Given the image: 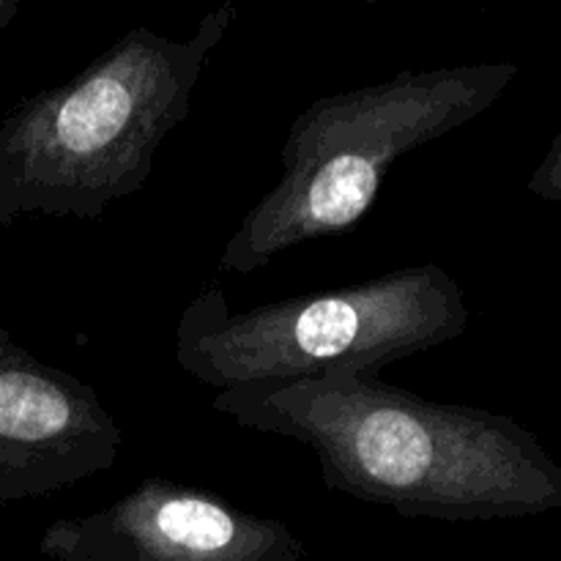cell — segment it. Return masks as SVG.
Returning <instances> with one entry per match:
<instances>
[{
	"mask_svg": "<svg viewBox=\"0 0 561 561\" xmlns=\"http://www.w3.org/2000/svg\"><path fill=\"white\" fill-rule=\"evenodd\" d=\"M236 22L225 0L190 38L137 25L71 80L33 96L0 135V217L96 219L151 181L153 157L192 113L195 85Z\"/></svg>",
	"mask_w": 561,
	"mask_h": 561,
	"instance_id": "7a4b0ae2",
	"label": "cell"
},
{
	"mask_svg": "<svg viewBox=\"0 0 561 561\" xmlns=\"http://www.w3.org/2000/svg\"><path fill=\"white\" fill-rule=\"evenodd\" d=\"M42 551L58 561H299L305 548L283 520L195 482L146 477L104 510L55 520Z\"/></svg>",
	"mask_w": 561,
	"mask_h": 561,
	"instance_id": "5b68a950",
	"label": "cell"
},
{
	"mask_svg": "<svg viewBox=\"0 0 561 561\" xmlns=\"http://www.w3.org/2000/svg\"><path fill=\"white\" fill-rule=\"evenodd\" d=\"M214 411L316 453L329 491L405 518L493 520L561 510V466L504 414L438 403L365 373L230 387Z\"/></svg>",
	"mask_w": 561,
	"mask_h": 561,
	"instance_id": "6da1fadb",
	"label": "cell"
},
{
	"mask_svg": "<svg viewBox=\"0 0 561 561\" xmlns=\"http://www.w3.org/2000/svg\"><path fill=\"white\" fill-rule=\"evenodd\" d=\"M466 327L463 290L438 263L247 310H230L225 290L206 285L181 312L175 362L219 392L329 373L378 376L392 362L453 343Z\"/></svg>",
	"mask_w": 561,
	"mask_h": 561,
	"instance_id": "277c9868",
	"label": "cell"
},
{
	"mask_svg": "<svg viewBox=\"0 0 561 561\" xmlns=\"http://www.w3.org/2000/svg\"><path fill=\"white\" fill-rule=\"evenodd\" d=\"M518 71L515 64L405 69L312 102L285 137L277 186L241 219L219 268L252 274L294 247L359 225L400 157L491 110Z\"/></svg>",
	"mask_w": 561,
	"mask_h": 561,
	"instance_id": "3957f363",
	"label": "cell"
},
{
	"mask_svg": "<svg viewBox=\"0 0 561 561\" xmlns=\"http://www.w3.org/2000/svg\"><path fill=\"white\" fill-rule=\"evenodd\" d=\"M529 192L540 197V201L561 203V131L557 140H553V146L548 148L546 159L531 173Z\"/></svg>",
	"mask_w": 561,
	"mask_h": 561,
	"instance_id": "8992f818",
	"label": "cell"
}]
</instances>
